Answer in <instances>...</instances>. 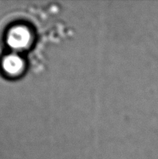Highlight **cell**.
<instances>
[{
    "instance_id": "6da1fadb",
    "label": "cell",
    "mask_w": 158,
    "mask_h": 159,
    "mask_svg": "<svg viewBox=\"0 0 158 159\" xmlns=\"http://www.w3.org/2000/svg\"><path fill=\"white\" fill-rule=\"evenodd\" d=\"M32 35L29 28L19 25L11 28L6 35V43L14 51H23L29 46Z\"/></svg>"
},
{
    "instance_id": "7a4b0ae2",
    "label": "cell",
    "mask_w": 158,
    "mask_h": 159,
    "mask_svg": "<svg viewBox=\"0 0 158 159\" xmlns=\"http://www.w3.org/2000/svg\"><path fill=\"white\" fill-rule=\"evenodd\" d=\"M24 61L15 53L7 54L1 62L2 69L7 75L17 76L23 72L24 69Z\"/></svg>"
}]
</instances>
